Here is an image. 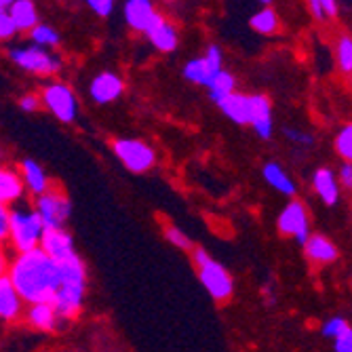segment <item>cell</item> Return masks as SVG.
Returning a JSON list of instances; mask_svg holds the SVG:
<instances>
[{
  "instance_id": "1",
  "label": "cell",
  "mask_w": 352,
  "mask_h": 352,
  "mask_svg": "<svg viewBox=\"0 0 352 352\" xmlns=\"http://www.w3.org/2000/svg\"><path fill=\"white\" fill-rule=\"evenodd\" d=\"M7 276L11 278L17 294L28 306L53 302L55 294L61 287L59 266L43 249H34L30 253H17L9 262Z\"/></svg>"
},
{
  "instance_id": "2",
  "label": "cell",
  "mask_w": 352,
  "mask_h": 352,
  "mask_svg": "<svg viewBox=\"0 0 352 352\" xmlns=\"http://www.w3.org/2000/svg\"><path fill=\"white\" fill-rule=\"evenodd\" d=\"M45 223L30 205L11 207V223H9V245L17 253H30L41 249V241L45 234Z\"/></svg>"
},
{
  "instance_id": "3",
  "label": "cell",
  "mask_w": 352,
  "mask_h": 352,
  "mask_svg": "<svg viewBox=\"0 0 352 352\" xmlns=\"http://www.w3.org/2000/svg\"><path fill=\"white\" fill-rule=\"evenodd\" d=\"M192 262H195V266H197L199 280L203 283L207 294L215 302L223 304V302H228L232 298L234 278L230 276V272L223 268L219 262H215L205 249H201V247L192 249Z\"/></svg>"
},
{
  "instance_id": "4",
  "label": "cell",
  "mask_w": 352,
  "mask_h": 352,
  "mask_svg": "<svg viewBox=\"0 0 352 352\" xmlns=\"http://www.w3.org/2000/svg\"><path fill=\"white\" fill-rule=\"evenodd\" d=\"M9 59L25 72L38 76H53L61 70V59L51 53V49H43L38 45L15 47L9 51Z\"/></svg>"
},
{
  "instance_id": "5",
  "label": "cell",
  "mask_w": 352,
  "mask_h": 352,
  "mask_svg": "<svg viewBox=\"0 0 352 352\" xmlns=\"http://www.w3.org/2000/svg\"><path fill=\"white\" fill-rule=\"evenodd\" d=\"M34 211L43 219L45 228L51 230V228H63V223L70 217L72 205L70 199L66 197V192L59 186H53L49 192L34 199Z\"/></svg>"
},
{
  "instance_id": "6",
  "label": "cell",
  "mask_w": 352,
  "mask_h": 352,
  "mask_svg": "<svg viewBox=\"0 0 352 352\" xmlns=\"http://www.w3.org/2000/svg\"><path fill=\"white\" fill-rule=\"evenodd\" d=\"M112 150L118 161L131 173H146L156 163V152L150 144L142 140H116Z\"/></svg>"
},
{
  "instance_id": "7",
  "label": "cell",
  "mask_w": 352,
  "mask_h": 352,
  "mask_svg": "<svg viewBox=\"0 0 352 352\" xmlns=\"http://www.w3.org/2000/svg\"><path fill=\"white\" fill-rule=\"evenodd\" d=\"M41 102L61 122H72L76 118V112H78L76 95H74V91L68 85H63V82L47 85L43 89Z\"/></svg>"
},
{
  "instance_id": "8",
  "label": "cell",
  "mask_w": 352,
  "mask_h": 352,
  "mask_svg": "<svg viewBox=\"0 0 352 352\" xmlns=\"http://www.w3.org/2000/svg\"><path fill=\"white\" fill-rule=\"evenodd\" d=\"M276 226H278V232L283 236H292L296 239L300 245H304L308 239H310V217H308V209L302 201L294 199L287 203L280 213H278V219H276Z\"/></svg>"
},
{
  "instance_id": "9",
  "label": "cell",
  "mask_w": 352,
  "mask_h": 352,
  "mask_svg": "<svg viewBox=\"0 0 352 352\" xmlns=\"http://www.w3.org/2000/svg\"><path fill=\"white\" fill-rule=\"evenodd\" d=\"M122 15L126 25L144 36H148L152 30H156L165 21V17L156 11L154 3H150V0H129L122 7Z\"/></svg>"
},
{
  "instance_id": "10",
  "label": "cell",
  "mask_w": 352,
  "mask_h": 352,
  "mask_svg": "<svg viewBox=\"0 0 352 352\" xmlns=\"http://www.w3.org/2000/svg\"><path fill=\"white\" fill-rule=\"evenodd\" d=\"M41 249L49 255L53 262H66L70 258H74V239L66 228H51L45 230L43 241H41Z\"/></svg>"
},
{
  "instance_id": "11",
  "label": "cell",
  "mask_w": 352,
  "mask_h": 352,
  "mask_svg": "<svg viewBox=\"0 0 352 352\" xmlns=\"http://www.w3.org/2000/svg\"><path fill=\"white\" fill-rule=\"evenodd\" d=\"M124 91V80L114 72H100L91 80L89 93L95 104H112Z\"/></svg>"
},
{
  "instance_id": "12",
  "label": "cell",
  "mask_w": 352,
  "mask_h": 352,
  "mask_svg": "<svg viewBox=\"0 0 352 352\" xmlns=\"http://www.w3.org/2000/svg\"><path fill=\"white\" fill-rule=\"evenodd\" d=\"M340 179L338 175L327 169V167H318L314 173H312V190L314 195L321 199L325 205H336L340 201Z\"/></svg>"
},
{
  "instance_id": "13",
  "label": "cell",
  "mask_w": 352,
  "mask_h": 352,
  "mask_svg": "<svg viewBox=\"0 0 352 352\" xmlns=\"http://www.w3.org/2000/svg\"><path fill=\"white\" fill-rule=\"evenodd\" d=\"M304 253H306V258L316 264V266H325V264H331L338 260V247L323 234H310V239L304 243Z\"/></svg>"
},
{
  "instance_id": "14",
  "label": "cell",
  "mask_w": 352,
  "mask_h": 352,
  "mask_svg": "<svg viewBox=\"0 0 352 352\" xmlns=\"http://www.w3.org/2000/svg\"><path fill=\"white\" fill-rule=\"evenodd\" d=\"M23 300L9 276L0 278V321H17L23 314Z\"/></svg>"
},
{
  "instance_id": "15",
  "label": "cell",
  "mask_w": 352,
  "mask_h": 352,
  "mask_svg": "<svg viewBox=\"0 0 352 352\" xmlns=\"http://www.w3.org/2000/svg\"><path fill=\"white\" fill-rule=\"evenodd\" d=\"M251 126L262 140L272 138V104L266 95H251Z\"/></svg>"
},
{
  "instance_id": "16",
  "label": "cell",
  "mask_w": 352,
  "mask_h": 352,
  "mask_svg": "<svg viewBox=\"0 0 352 352\" xmlns=\"http://www.w3.org/2000/svg\"><path fill=\"white\" fill-rule=\"evenodd\" d=\"M25 195V184L21 173L11 167H0V203L3 205H17Z\"/></svg>"
},
{
  "instance_id": "17",
  "label": "cell",
  "mask_w": 352,
  "mask_h": 352,
  "mask_svg": "<svg viewBox=\"0 0 352 352\" xmlns=\"http://www.w3.org/2000/svg\"><path fill=\"white\" fill-rule=\"evenodd\" d=\"M19 173H21V179L25 184V190H30L34 197H41V195H45V192H49L53 188V184L47 177V173L43 171V167L36 161H32V158L21 161Z\"/></svg>"
},
{
  "instance_id": "18",
  "label": "cell",
  "mask_w": 352,
  "mask_h": 352,
  "mask_svg": "<svg viewBox=\"0 0 352 352\" xmlns=\"http://www.w3.org/2000/svg\"><path fill=\"white\" fill-rule=\"evenodd\" d=\"M25 321L41 331H53V329H57L61 318H59V314L51 302H43V304H30L28 306Z\"/></svg>"
},
{
  "instance_id": "19",
  "label": "cell",
  "mask_w": 352,
  "mask_h": 352,
  "mask_svg": "<svg viewBox=\"0 0 352 352\" xmlns=\"http://www.w3.org/2000/svg\"><path fill=\"white\" fill-rule=\"evenodd\" d=\"M85 300V289H74V287H59V292L53 298V306L59 314V318H74Z\"/></svg>"
},
{
  "instance_id": "20",
  "label": "cell",
  "mask_w": 352,
  "mask_h": 352,
  "mask_svg": "<svg viewBox=\"0 0 352 352\" xmlns=\"http://www.w3.org/2000/svg\"><path fill=\"white\" fill-rule=\"evenodd\" d=\"M219 110L236 124H251V112H253L251 95H245V93L236 91V93L230 95V98H226L219 104Z\"/></svg>"
},
{
  "instance_id": "21",
  "label": "cell",
  "mask_w": 352,
  "mask_h": 352,
  "mask_svg": "<svg viewBox=\"0 0 352 352\" xmlns=\"http://www.w3.org/2000/svg\"><path fill=\"white\" fill-rule=\"evenodd\" d=\"M146 38L150 41V45L156 51H161V53H173L177 49V45H179V32H177V25L175 23H171L169 19H165L156 30H152Z\"/></svg>"
},
{
  "instance_id": "22",
  "label": "cell",
  "mask_w": 352,
  "mask_h": 352,
  "mask_svg": "<svg viewBox=\"0 0 352 352\" xmlns=\"http://www.w3.org/2000/svg\"><path fill=\"white\" fill-rule=\"evenodd\" d=\"M262 175H264V182L270 188H274L276 192H280V195L296 197V192H298L296 182L292 179V175L287 173L278 163H266L264 169H262Z\"/></svg>"
},
{
  "instance_id": "23",
  "label": "cell",
  "mask_w": 352,
  "mask_h": 352,
  "mask_svg": "<svg viewBox=\"0 0 352 352\" xmlns=\"http://www.w3.org/2000/svg\"><path fill=\"white\" fill-rule=\"evenodd\" d=\"M59 276H61V287H74V289H87V268L78 255L59 262Z\"/></svg>"
},
{
  "instance_id": "24",
  "label": "cell",
  "mask_w": 352,
  "mask_h": 352,
  "mask_svg": "<svg viewBox=\"0 0 352 352\" xmlns=\"http://www.w3.org/2000/svg\"><path fill=\"white\" fill-rule=\"evenodd\" d=\"M9 15L19 30H28L32 32L36 25H38V11H36V5L30 3V0H15V3H11L9 7Z\"/></svg>"
},
{
  "instance_id": "25",
  "label": "cell",
  "mask_w": 352,
  "mask_h": 352,
  "mask_svg": "<svg viewBox=\"0 0 352 352\" xmlns=\"http://www.w3.org/2000/svg\"><path fill=\"white\" fill-rule=\"evenodd\" d=\"M217 72H221V70H215L205 57L190 59L186 66H184V70H182V74H184L186 80L195 82V85H203V87H207Z\"/></svg>"
},
{
  "instance_id": "26",
  "label": "cell",
  "mask_w": 352,
  "mask_h": 352,
  "mask_svg": "<svg viewBox=\"0 0 352 352\" xmlns=\"http://www.w3.org/2000/svg\"><path fill=\"white\" fill-rule=\"evenodd\" d=\"M249 25L258 32V34H264V36H270V34H276L278 28H280V19L276 15V11L272 7H262L260 11H255L249 19Z\"/></svg>"
},
{
  "instance_id": "27",
  "label": "cell",
  "mask_w": 352,
  "mask_h": 352,
  "mask_svg": "<svg viewBox=\"0 0 352 352\" xmlns=\"http://www.w3.org/2000/svg\"><path fill=\"white\" fill-rule=\"evenodd\" d=\"M207 89H209V98L219 106L223 100L230 98L232 93H236V80L230 72L221 70L213 76V80L207 85Z\"/></svg>"
},
{
  "instance_id": "28",
  "label": "cell",
  "mask_w": 352,
  "mask_h": 352,
  "mask_svg": "<svg viewBox=\"0 0 352 352\" xmlns=\"http://www.w3.org/2000/svg\"><path fill=\"white\" fill-rule=\"evenodd\" d=\"M336 61L338 70L344 76H352V36L340 34L336 41Z\"/></svg>"
},
{
  "instance_id": "29",
  "label": "cell",
  "mask_w": 352,
  "mask_h": 352,
  "mask_svg": "<svg viewBox=\"0 0 352 352\" xmlns=\"http://www.w3.org/2000/svg\"><path fill=\"white\" fill-rule=\"evenodd\" d=\"M30 41H32V45H38L43 49H53L59 45V32L51 25L38 23L34 30L30 32Z\"/></svg>"
},
{
  "instance_id": "30",
  "label": "cell",
  "mask_w": 352,
  "mask_h": 352,
  "mask_svg": "<svg viewBox=\"0 0 352 352\" xmlns=\"http://www.w3.org/2000/svg\"><path fill=\"white\" fill-rule=\"evenodd\" d=\"M333 148L344 163H352V122L344 124L338 131V135L333 140Z\"/></svg>"
},
{
  "instance_id": "31",
  "label": "cell",
  "mask_w": 352,
  "mask_h": 352,
  "mask_svg": "<svg viewBox=\"0 0 352 352\" xmlns=\"http://www.w3.org/2000/svg\"><path fill=\"white\" fill-rule=\"evenodd\" d=\"M348 329H350V325H348V321H346L344 316H331V318H327V321L323 323L321 333L333 342V340H338L342 333H346Z\"/></svg>"
},
{
  "instance_id": "32",
  "label": "cell",
  "mask_w": 352,
  "mask_h": 352,
  "mask_svg": "<svg viewBox=\"0 0 352 352\" xmlns=\"http://www.w3.org/2000/svg\"><path fill=\"white\" fill-rule=\"evenodd\" d=\"M165 239H167L173 247H177V249H184V251L195 249V247H192V241H190L177 226H167V228H165Z\"/></svg>"
},
{
  "instance_id": "33",
  "label": "cell",
  "mask_w": 352,
  "mask_h": 352,
  "mask_svg": "<svg viewBox=\"0 0 352 352\" xmlns=\"http://www.w3.org/2000/svg\"><path fill=\"white\" fill-rule=\"evenodd\" d=\"M285 138L289 140L292 144L296 146H304V148H310L314 144V138L306 131H300V129H294V126H285Z\"/></svg>"
},
{
  "instance_id": "34",
  "label": "cell",
  "mask_w": 352,
  "mask_h": 352,
  "mask_svg": "<svg viewBox=\"0 0 352 352\" xmlns=\"http://www.w3.org/2000/svg\"><path fill=\"white\" fill-rule=\"evenodd\" d=\"M15 32H17V28H15V23H13L9 11H0V41H9V38H13V36H15Z\"/></svg>"
},
{
  "instance_id": "35",
  "label": "cell",
  "mask_w": 352,
  "mask_h": 352,
  "mask_svg": "<svg viewBox=\"0 0 352 352\" xmlns=\"http://www.w3.org/2000/svg\"><path fill=\"white\" fill-rule=\"evenodd\" d=\"M9 223H11V207L0 203V245L9 241Z\"/></svg>"
},
{
  "instance_id": "36",
  "label": "cell",
  "mask_w": 352,
  "mask_h": 352,
  "mask_svg": "<svg viewBox=\"0 0 352 352\" xmlns=\"http://www.w3.org/2000/svg\"><path fill=\"white\" fill-rule=\"evenodd\" d=\"M87 5H89V9L95 15H100V17H108L114 11V3H112V0H89Z\"/></svg>"
},
{
  "instance_id": "37",
  "label": "cell",
  "mask_w": 352,
  "mask_h": 352,
  "mask_svg": "<svg viewBox=\"0 0 352 352\" xmlns=\"http://www.w3.org/2000/svg\"><path fill=\"white\" fill-rule=\"evenodd\" d=\"M203 57H205V59L211 63V66H213L215 70H221V61H223V55H221V49H219L217 45H209Z\"/></svg>"
},
{
  "instance_id": "38",
  "label": "cell",
  "mask_w": 352,
  "mask_h": 352,
  "mask_svg": "<svg viewBox=\"0 0 352 352\" xmlns=\"http://www.w3.org/2000/svg\"><path fill=\"white\" fill-rule=\"evenodd\" d=\"M333 350L336 352H352V327L342 333L338 340H333Z\"/></svg>"
},
{
  "instance_id": "39",
  "label": "cell",
  "mask_w": 352,
  "mask_h": 352,
  "mask_svg": "<svg viewBox=\"0 0 352 352\" xmlns=\"http://www.w3.org/2000/svg\"><path fill=\"white\" fill-rule=\"evenodd\" d=\"M338 179H340V186L350 190L352 192V163H344L340 167V173H338Z\"/></svg>"
},
{
  "instance_id": "40",
  "label": "cell",
  "mask_w": 352,
  "mask_h": 352,
  "mask_svg": "<svg viewBox=\"0 0 352 352\" xmlns=\"http://www.w3.org/2000/svg\"><path fill=\"white\" fill-rule=\"evenodd\" d=\"M38 106H41L38 95H23V98L19 100V108L25 110V112H36Z\"/></svg>"
},
{
  "instance_id": "41",
  "label": "cell",
  "mask_w": 352,
  "mask_h": 352,
  "mask_svg": "<svg viewBox=\"0 0 352 352\" xmlns=\"http://www.w3.org/2000/svg\"><path fill=\"white\" fill-rule=\"evenodd\" d=\"M323 5V13H325V19H333L340 11V5L336 3V0H321Z\"/></svg>"
},
{
  "instance_id": "42",
  "label": "cell",
  "mask_w": 352,
  "mask_h": 352,
  "mask_svg": "<svg viewBox=\"0 0 352 352\" xmlns=\"http://www.w3.org/2000/svg\"><path fill=\"white\" fill-rule=\"evenodd\" d=\"M308 9H310V13H312V17H314V19L325 21V13H323L321 0H310V3H308Z\"/></svg>"
},
{
  "instance_id": "43",
  "label": "cell",
  "mask_w": 352,
  "mask_h": 352,
  "mask_svg": "<svg viewBox=\"0 0 352 352\" xmlns=\"http://www.w3.org/2000/svg\"><path fill=\"white\" fill-rule=\"evenodd\" d=\"M9 272V260H7V253H5V247L0 245V278L7 276Z\"/></svg>"
}]
</instances>
